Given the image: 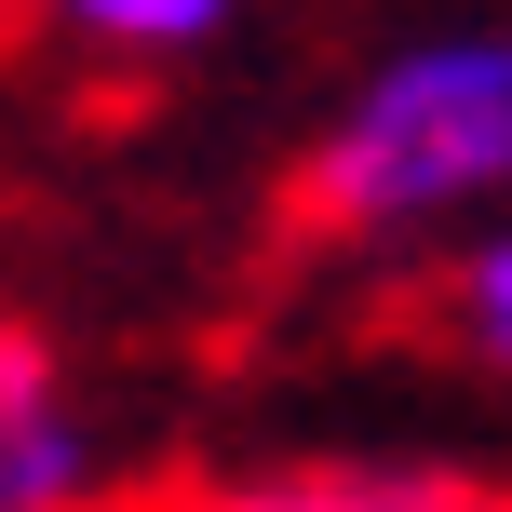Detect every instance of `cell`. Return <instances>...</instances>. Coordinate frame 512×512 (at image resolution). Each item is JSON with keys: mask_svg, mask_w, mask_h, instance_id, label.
<instances>
[{"mask_svg": "<svg viewBox=\"0 0 512 512\" xmlns=\"http://www.w3.org/2000/svg\"><path fill=\"white\" fill-rule=\"evenodd\" d=\"M486 203H512V27H432L378 54L297 162V216L324 243H418Z\"/></svg>", "mask_w": 512, "mask_h": 512, "instance_id": "1", "label": "cell"}, {"mask_svg": "<svg viewBox=\"0 0 512 512\" xmlns=\"http://www.w3.org/2000/svg\"><path fill=\"white\" fill-rule=\"evenodd\" d=\"M445 337H459L472 364H499V378H512V230H486V243L445 256Z\"/></svg>", "mask_w": 512, "mask_h": 512, "instance_id": "5", "label": "cell"}, {"mask_svg": "<svg viewBox=\"0 0 512 512\" xmlns=\"http://www.w3.org/2000/svg\"><path fill=\"white\" fill-rule=\"evenodd\" d=\"M95 418L68 405L54 351L27 324H0V512H95Z\"/></svg>", "mask_w": 512, "mask_h": 512, "instance_id": "2", "label": "cell"}, {"mask_svg": "<svg viewBox=\"0 0 512 512\" xmlns=\"http://www.w3.org/2000/svg\"><path fill=\"white\" fill-rule=\"evenodd\" d=\"M68 41H95V54H135V68H176V54H203L216 27L243 14V0H41Z\"/></svg>", "mask_w": 512, "mask_h": 512, "instance_id": "4", "label": "cell"}, {"mask_svg": "<svg viewBox=\"0 0 512 512\" xmlns=\"http://www.w3.org/2000/svg\"><path fill=\"white\" fill-rule=\"evenodd\" d=\"M189 512H512L486 486H418V472H297V486H230Z\"/></svg>", "mask_w": 512, "mask_h": 512, "instance_id": "3", "label": "cell"}]
</instances>
